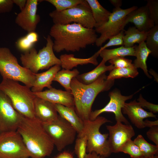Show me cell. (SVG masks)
<instances>
[{
  "instance_id": "24",
  "label": "cell",
  "mask_w": 158,
  "mask_h": 158,
  "mask_svg": "<svg viewBox=\"0 0 158 158\" xmlns=\"http://www.w3.org/2000/svg\"><path fill=\"white\" fill-rule=\"evenodd\" d=\"M135 51V56L136 58L133 63L135 67L141 68L145 74L148 78H151L152 77L149 74L146 63V61L151 52L147 47L145 42H143L138 45L134 46Z\"/></svg>"
},
{
  "instance_id": "29",
  "label": "cell",
  "mask_w": 158,
  "mask_h": 158,
  "mask_svg": "<svg viewBox=\"0 0 158 158\" xmlns=\"http://www.w3.org/2000/svg\"><path fill=\"white\" fill-rule=\"evenodd\" d=\"M133 141L145 157L155 158L157 156L155 155L158 153V146L148 142L141 135H138Z\"/></svg>"
},
{
  "instance_id": "18",
  "label": "cell",
  "mask_w": 158,
  "mask_h": 158,
  "mask_svg": "<svg viewBox=\"0 0 158 158\" xmlns=\"http://www.w3.org/2000/svg\"><path fill=\"white\" fill-rule=\"evenodd\" d=\"M37 97L54 104H59L74 108L73 97L71 93L52 87L41 92H34Z\"/></svg>"
},
{
  "instance_id": "43",
  "label": "cell",
  "mask_w": 158,
  "mask_h": 158,
  "mask_svg": "<svg viewBox=\"0 0 158 158\" xmlns=\"http://www.w3.org/2000/svg\"><path fill=\"white\" fill-rule=\"evenodd\" d=\"M145 127H148L150 128L152 127L158 126V120L154 121H150L148 119H146L144 121Z\"/></svg>"
},
{
  "instance_id": "36",
  "label": "cell",
  "mask_w": 158,
  "mask_h": 158,
  "mask_svg": "<svg viewBox=\"0 0 158 158\" xmlns=\"http://www.w3.org/2000/svg\"><path fill=\"white\" fill-rule=\"evenodd\" d=\"M111 65L115 68H135L131 59L126 58L124 57H118L112 59L109 61Z\"/></svg>"
},
{
  "instance_id": "9",
  "label": "cell",
  "mask_w": 158,
  "mask_h": 158,
  "mask_svg": "<svg viewBox=\"0 0 158 158\" xmlns=\"http://www.w3.org/2000/svg\"><path fill=\"white\" fill-rule=\"evenodd\" d=\"M43 126L59 151L74 142L77 132L74 128L59 115L56 119L42 123Z\"/></svg>"
},
{
  "instance_id": "42",
  "label": "cell",
  "mask_w": 158,
  "mask_h": 158,
  "mask_svg": "<svg viewBox=\"0 0 158 158\" xmlns=\"http://www.w3.org/2000/svg\"><path fill=\"white\" fill-rule=\"evenodd\" d=\"M14 4L18 6L20 10H22L25 7L27 3V0H13Z\"/></svg>"
},
{
  "instance_id": "26",
  "label": "cell",
  "mask_w": 158,
  "mask_h": 158,
  "mask_svg": "<svg viewBox=\"0 0 158 158\" xmlns=\"http://www.w3.org/2000/svg\"><path fill=\"white\" fill-rule=\"evenodd\" d=\"M148 32L140 31L135 27H130L125 31L123 37V46L131 47L136 43L139 44L145 42Z\"/></svg>"
},
{
  "instance_id": "21",
  "label": "cell",
  "mask_w": 158,
  "mask_h": 158,
  "mask_svg": "<svg viewBox=\"0 0 158 158\" xmlns=\"http://www.w3.org/2000/svg\"><path fill=\"white\" fill-rule=\"evenodd\" d=\"M61 69L60 65H57L51 67L44 72L35 74V80L31 91L33 92H41L44 88L47 87L50 89L52 87V81L56 73Z\"/></svg>"
},
{
  "instance_id": "38",
  "label": "cell",
  "mask_w": 158,
  "mask_h": 158,
  "mask_svg": "<svg viewBox=\"0 0 158 158\" xmlns=\"http://www.w3.org/2000/svg\"><path fill=\"white\" fill-rule=\"evenodd\" d=\"M124 35V30L109 38V41L103 46L101 47L99 50L101 51L109 47L121 45L123 46V37Z\"/></svg>"
},
{
  "instance_id": "2",
  "label": "cell",
  "mask_w": 158,
  "mask_h": 158,
  "mask_svg": "<svg viewBox=\"0 0 158 158\" xmlns=\"http://www.w3.org/2000/svg\"><path fill=\"white\" fill-rule=\"evenodd\" d=\"M17 131L20 135L31 158L50 156L54 145L42 123L36 118L23 116Z\"/></svg>"
},
{
  "instance_id": "4",
  "label": "cell",
  "mask_w": 158,
  "mask_h": 158,
  "mask_svg": "<svg viewBox=\"0 0 158 158\" xmlns=\"http://www.w3.org/2000/svg\"><path fill=\"white\" fill-rule=\"evenodd\" d=\"M0 89L9 97L13 107L19 113L26 118H35L34 101L36 96L30 88L17 81L3 79Z\"/></svg>"
},
{
  "instance_id": "14",
  "label": "cell",
  "mask_w": 158,
  "mask_h": 158,
  "mask_svg": "<svg viewBox=\"0 0 158 158\" xmlns=\"http://www.w3.org/2000/svg\"><path fill=\"white\" fill-rule=\"evenodd\" d=\"M109 133L108 141L112 153L120 152L123 145L135 134L134 130L130 124L117 121L113 126H106Z\"/></svg>"
},
{
  "instance_id": "35",
  "label": "cell",
  "mask_w": 158,
  "mask_h": 158,
  "mask_svg": "<svg viewBox=\"0 0 158 158\" xmlns=\"http://www.w3.org/2000/svg\"><path fill=\"white\" fill-rule=\"evenodd\" d=\"M87 139L84 134L78 136L75 141L74 151L78 158H85L87 153Z\"/></svg>"
},
{
  "instance_id": "40",
  "label": "cell",
  "mask_w": 158,
  "mask_h": 158,
  "mask_svg": "<svg viewBox=\"0 0 158 158\" xmlns=\"http://www.w3.org/2000/svg\"><path fill=\"white\" fill-rule=\"evenodd\" d=\"M148 138L158 146V126L151 127L147 132Z\"/></svg>"
},
{
  "instance_id": "45",
  "label": "cell",
  "mask_w": 158,
  "mask_h": 158,
  "mask_svg": "<svg viewBox=\"0 0 158 158\" xmlns=\"http://www.w3.org/2000/svg\"><path fill=\"white\" fill-rule=\"evenodd\" d=\"M109 1L116 8H120L122 5V1L121 0H110Z\"/></svg>"
},
{
  "instance_id": "17",
  "label": "cell",
  "mask_w": 158,
  "mask_h": 158,
  "mask_svg": "<svg viewBox=\"0 0 158 158\" xmlns=\"http://www.w3.org/2000/svg\"><path fill=\"white\" fill-rule=\"evenodd\" d=\"M125 23L126 25L133 23L138 30L145 32H148L155 25L146 5L138 8L129 13L126 18Z\"/></svg>"
},
{
  "instance_id": "34",
  "label": "cell",
  "mask_w": 158,
  "mask_h": 158,
  "mask_svg": "<svg viewBox=\"0 0 158 158\" xmlns=\"http://www.w3.org/2000/svg\"><path fill=\"white\" fill-rule=\"evenodd\" d=\"M120 152L128 154L133 158H147L143 156L139 148L131 139L123 145Z\"/></svg>"
},
{
  "instance_id": "37",
  "label": "cell",
  "mask_w": 158,
  "mask_h": 158,
  "mask_svg": "<svg viewBox=\"0 0 158 158\" xmlns=\"http://www.w3.org/2000/svg\"><path fill=\"white\" fill-rule=\"evenodd\" d=\"M146 6L155 25H158V0H148Z\"/></svg>"
},
{
  "instance_id": "22",
  "label": "cell",
  "mask_w": 158,
  "mask_h": 158,
  "mask_svg": "<svg viewBox=\"0 0 158 158\" xmlns=\"http://www.w3.org/2000/svg\"><path fill=\"white\" fill-rule=\"evenodd\" d=\"M99 50L91 57L86 59L76 58L73 54H64L60 56L61 62V66L63 69L70 70L78 65H83L89 63L95 65L98 64L97 58L99 55Z\"/></svg>"
},
{
  "instance_id": "11",
  "label": "cell",
  "mask_w": 158,
  "mask_h": 158,
  "mask_svg": "<svg viewBox=\"0 0 158 158\" xmlns=\"http://www.w3.org/2000/svg\"><path fill=\"white\" fill-rule=\"evenodd\" d=\"M30 155L17 131L1 135L0 158H29Z\"/></svg>"
},
{
  "instance_id": "6",
  "label": "cell",
  "mask_w": 158,
  "mask_h": 158,
  "mask_svg": "<svg viewBox=\"0 0 158 158\" xmlns=\"http://www.w3.org/2000/svg\"><path fill=\"white\" fill-rule=\"evenodd\" d=\"M0 73L3 79L20 81L30 88L35 80V74L20 66L7 47H0Z\"/></svg>"
},
{
  "instance_id": "44",
  "label": "cell",
  "mask_w": 158,
  "mask_h": 158,
  "mask_svg": "<svg viewBox=\"0 0 158 158\" xmlns=\"http://www.w3.org/2000/svg\"><path fill=\"white\" fill-rule=\"evenodd\" d=\"M54 158H74L72 154L67 151L63 152Z\"/></svg>"
},
{
  "instance_id": "1",
  "label": "cell",
  "mask_w": 158,
  "mask_h": 158,
  "mask_svg": "<svg viewBox=\"0 0 158 158\" xmlns=\"http://www.w3.org/2000/svg\"><path fill=\"white\" fill-rule=\"evenodd\" d=\"M49 35L54 40V51L75 52L95 43L97 38L95 29L85 28L79 24H54Z\"/></svg>"
},
{
  "instance_id": "16",
  "label": "cell",
  "mask_w": 158,
  "mask_h": 158,
  "mask_svg": "<svg viewBox=\"0 0 158 158\" xmlns=\"http://www.w3.org/2000/svg\"><path fill=\"white\" fill-rule=\"evenodd\" d=\"M122 112L126 114L131 122L140 129L145 128L143 121L145 118L149 117L156 118V117L153 113L143 109L135 99L128 103H125L122 109Z\"/></svg>"
},
{
  "instance_id": "23",
  "label": "cell",
  "mask_w": 158,
  "mask_h": 158,
  "mask_svg": "<svg viewBox=\"0 0 158 158\" xmlns=\"http://www.w3.org/2000/svg\"><path fill=\"white\" fill-rule=\"evenodd\" d=\"M105 63L102 60L95 69L89 72L79 74L75 78L78 81L83 84L89 85L91 84L106 71H110L114 68V66L111 65L108 66L106 65Z\"/></svg>"
},
{
  "instance_id": "49",
  "label": "cell",
  "mask_w": 158,
  "mask_h": 158,
  "mask_svg": "<svg viewBox=\"0 0 158 158\" xmlns=\"http://www.w3.org/2000/svg\"><path fill=\"white\" fill-rule=\"evenodd\" d=\"M124 158L121 157V158Z\"/></svg>"
},
{
  "instance_id": "47",
  "label": "cell",
  "mask_w": 158,
  "mask_h": 158,
  "mask_svg": "<svg viewBox=\"0 0 158 158\" xmlns=\"http://www.w3.org/2000/svg\"><path fill=\"white\" fill-rule=\"evenodd\" d=\"M150 74L152 75L154 77L155 80L158 82V75L153 69H150L149 71Z\"/></svg>"
},
{
  "instance_id": "27",
  "label": "cell",
  "mask_w": 158,
  "mask_h": 158,
  "mask_svg": "<svg viewBox=\"0 0 158 158\" xmlns=\"http://www.w3.org/2000/svg\"><path fill=\"white\" fill-rule=\"evenodd\" d=\"M100 51L99 55L105 63L107 61L117 57L126 56H135L134 46L127 48L122 46L113 49H105Z\"/></svg>"
},
{
  "instance_id": "33",
  "label": "cell",
  "mask_w": 158,
  "mask_h": 158,
  "mask_svg": "<svg viewBox=\"0 0 158 158\" xmlns=\"http://www.w3.org/2000/svg\"><path fill=\"white\" fill-rule=\"evenodd\" d=\"M84 0H46L54 6L57 11H62L74 7L82 3Z\"/></svg>"
},
{
  "instance_id": "30",
  "label": "cell",
  "mask_w": 158,
  "mask_h": 158,
  "mask_svg": "<svg viewBox=\"0 0 158 158\" xmlns=\"http://www.w3.org/2000/svg\"><path fill=\"white\" fill-rule=\"evenodd\" d=\"M145 42L147 48L153 56H158V25H155L148 32Z\"/></svg>"
},
{
  "instance_id": "5",
  "label": "cell",
  "mask_w": 158,
  "mask_h": 158,
  "mask_svg": "<svg viewBox=\"0 0 158 158\" xmlns=\"http://www.w3.org/2000/svg\"><path fill=\"white\" fill-rule=\"evenodd\" d=\"M46 40V45L38 52L32 47L20 55V59L23 66L34 73H37L40 70L48 69L55 65L61 66L60 60L54 53L53 42L51 37L49 35Z\"/></svg>"
},
{
  "instance_id": "41",
  "label": "cell",
  "mask_w": 158,
  "mask_h": 158,
  "mask_svg": "<svg viewBox=\"0 0 158 158\" xmlns=\"http://www.w3.org/2000/svg\"><path fill=\"white\" fill-rule=\"evenodd\" d=\"M13 0H0V13L9 12L13 9Z\"/></svg>"
},
{
  "instance_id": "10",
  "label": "cell",
  "mask_w": 158,
  "mask_h": 158,
  "mask_svg": "<svg viewBox=\"0 0 158 158\" xmlns=\"http://www.w3.org/2000/svg\"><path fill=\"white\" fill-rule=\"evenodd\" d=\"M138 8L136 6H133L124 9L121 8H114L107 21L95 29L96 32L101 34L95 42L96 45L98 47L101 46L109 38L123 30L126 25L125 20L126 16Z\"/></svg>"
},
{
  "instance_id": "28",
  "label": "cell",
  "mask_w": 158,
  "mask_h": 158,
  "mask_svg": "<svg viewBox=\"0 0 158 158\" xmlns=\"http://www.w3.org/2000/svg\"><path fill=\"white\" fill-rule=\"evenodd\" d=\"M79 74V72L76 69L72 71L63 69L56 73L53 81L58 82L66 91L71 93V81L73 78L76 77Z\"/></svg>"
},
{
  "instance_id": "3",
  "label": "cell",
  "mask_w": 158,
  "mask_h": 158,
  "mask_svg": "<svg viewBox=\"0 0 158 158\" xmlns=\"http://www.w3.org/2000/svg\"><path fill=\"white\" fill-rule=\"evenodd\" d=\"M114 83V80L107 79L105 73L89 85L81 83L75 77L73 78L71 83V93L74 98L75 110L83 121L89 120L92 106L97 95L109 90Z\"/></svg>"
},
{
  "instance_id": "32",
  "label": "cell",
  "mask_w": 158,
  "mask_h": 158,
  "mask_svg": "<svg viewBox=\"0 0 158 158\" xmlns=\"http://www.w3.org/2000/svg\"><path fill=\"white\" fill-rule=\"evenodd\" d=\"M110 71L109 75L107 76V80H114L122 78H133L139 74L137 69L136 68H115Z\"/></svg>"
},
{
  "instance_id": "13",
  "label": "cell",
  "mask_w": 158,
  "mask_h": 158,
  "mask_svg": "<svg viewBox=\"0 0 158 158\" xmlns=\"http://www.w3.org/2000/svg\"><path fill=\"white\" fill-rule=\"evenodd\" d=\"M134 95L123 96L121 95L119 90L115 89L109 93L110 100L108 103L103 108L92 111L89 120H93L100 114L104 112H112L114 114L116 122L123 123L126 124H130L129 122L123 114L122 109L126 101L131 99Z\"/></svg>"
},
{
  "instance_id": "48",
  "label": "cell",
  "mask_w": 158,
  "mask_h": 158,
  "mask_svg": "<svg viewBox=\"0 0 158 158\" xmlns=\"http://www.w3.org/2000/svg\"><path fill=\"white\" fill-rule=\"evenodd\" d=\"M1 135L0 134V137L1 136Z\"/></svg>"
},
{
  "instance_id": "20",
  "label": "cell",
  "mask_w": 158,
  "mask_h": 158,
  "mask_svg": "<svg viewBox=\"0 0 158 158\" xmlns=\"http://www.w3.org/2000/svg\"><path fill=\"white\" fill-rule=\"evenodd\" d=\"M55 105L59 115L74 128L78 133V136L82 135L84 130V121L77 114L75 109L59 104Z\"/></svg>"
},
{
  "instance_id": "39",
  "label": "cell",
  "mask_w": 158,
  "mask_h": 158,
  "mask_svg": "<svg viewBox=\"0 0 158 158\" xmlns=\"http://www.w3.org/2000/svg\"><path fill=\"white\" fill-rule=\"evenodd\" d=\"M137 101L142 108L147 109L153 113L158 112V105L147 101L143 98L141 94L140 95Z\"/></svg>"
},
{
  "instance_id": "25",
  "label": "cell",
  "mask_w": 158,
  "mask_h": 158,
  "mask_svg": "<svg viewBox=\"0 0 158 158\" xmlns=\"http://www.w3.org/2000/svg\"><path fill=\"white\" fill-rule=\"evenodd\" d=\"M89 4L95 23V28L106 23L111 13L103 7L97 0H86Z\"/></svg>"
},
{
  "instance_id": "31",
  "label": "cell",
  "mask_w": 158,
  "mask_h": 158,
  "mask_svg": "<svg viewBox=\"0 0 158 158\" xmlns=\"http://www.w3.org/2000/svg\"><path fill=\"white\" fill-rule=\"evenodd\" d=\"M38 35L35 32L28 33L25 36L19 38L16 42L17 48L24 52L32 48L34 44L38 41Z\"/></svg>"
},
{
  "instance_id": "46",
  "label": "cell",
  "mask_w": 158,
  "mask_h": 158,
  "mask_svg": "<svg viewBox=\"0 0 158 158\" xmlns=\"http://www.w3.org/2000/svg\"><path fill=\"white\" fill-rule=\"evenodd\" d=\"M85 158H105V157L97 154L96 153L92 152L91 153H87Z\"/></svg>"
},
{
  "instance_id": "19",
  "label": "cell",
  "mask_w": 158,
  "mask_h": 158,
  "mask_svg": "<svg viewBox=\"0 0 158 158\" xmlns=\"http://www.w3.org/2000/svg\"><path fill=\"white\" fill-rule=\"evenodd\" d=\"M34 111L35 118L42 123L54 121L59 116L55 104L36 96L34 101Z\"/></svg>"
},
{
  "instance_id": "8",
  "label": "cell",
  "mask_w": 158,
  "mask_h": 158,
  "mask_svg": "<svg viewBox=\"0 0 158 158\" xmlns=\"http://www.w3.org/2000/svg\"><path fill=\"white\" fill-rule=\"evenodd\" d=\"M54 24L66 25L72 23L93 29L95 23L90 7L86 0L76 6L61 11H53L49 13Z\"/></svg>"
},
{
  "instance_id": "7",
  "label": "cell",
  "mask_w": 158,
  "mask_h": 158,
  "mask_svg": "<svg viewBox=\"0 0 158 158\" xmlns=\"http://www.w3.org/2000/svg\"><path fill=\"white\" fill-rule=\"evenodd\" d=\"M84 121V128L82 134H85L87 138V153L94 152L105 158L109 157L111 152L108 139L109 133L102 134L99 129L102 126L111 121L99 116L93 120Z\"/></svg>"
},
{
  "instance_id": "12",
  "label": "cell",
  "mask_w": 158,
  "mask_h": 158,
  "mask_svg": "<svg viewBox=\"0 0 158 158\" xmlns=\"http://www.w3.org/2000/svg\"><path fill=\"white\" fill-rule=\"evenodd\" d=\"M23 116L14 108L9 97L0 89V134L17 131Z\"/></svg>"
},
{
  "instance_id": "15",
  "label": "cell",
  "mask_w": 158,
  "mask_h": 158,
  "mask_svg": "<svg viewBox=\"0 0 158 158\" xmlns=\"http://www.w3.org/2000/svg\"><path fill=\"white\" fill-rule=\"evenodd\" d=\"M39 0H27L24 8L17 15L16 23L28 33L35 32L40 18L37 14Z\"/></svg>"
}]
</instances>
